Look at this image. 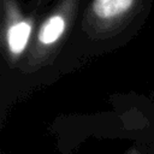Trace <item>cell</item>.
Instances as JSON below:
<instances>
[{
	"instance_id": "2",
	"label": "cell",
	"mask_w": 154,
	"mask_h": 154,
	"mask_svg": "<svg viewBox=\"0 0 154 154\" xmlns=\"http://www.w3.org/2000/svg\"><path fill=\"white\" fill-rule=\"evenodd\" d=\"M32 24L28 19H14L6 29L7 49L13 57H18L26 48L31 35Z\"/></svg>"
},
{
	"instance_id": "3",
	"label": "cell",
	"mask_w": 154,
	"mask_h": 154,
	"mask_svg": "<svg viewBox=\"0 0 154 154\" xmlns=\"http://www.w3.org/2000/svg\"><path fill=\"white\" fill-rule=\"evenodd\" d=\"M66 30V17L63 13H53L41 25L37 41L42 46H52L60 40Z\"/></svg>"
},
{
	"instance_id": "1",
	"label": "cell",
	"mask_w": 154,
	"mask_h": 154,
	"mask_svg": "<svg viewBox=\"0 0 154 154\" xmlns=\"http://www.w3.org/2000/svg\"><path fill=\"white\" fill-rule=\"evenodd\" d=\"M136 0H93L91 16L102 23H109L123 18L135 6Z\"/></svg>"
}]
</instances>
